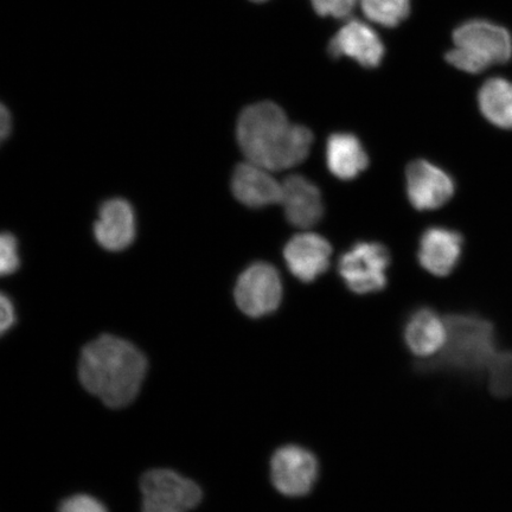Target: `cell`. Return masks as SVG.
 Returning a JSON list of instances; mask_svg holds the SVG:
<instances>
[{"label":"cell","instance_id":"1","mask_svg":"<svg viewBox=\"0 0 512 512\" xmlns=\"http://www.w3.org/2000/svg\"><path fill=\"white\" fill-rule=\"evenodd\" d=\"M149 364L142 351L126 339L102 335L82 349L79 379L88 393L110 408L136 400Z\"/></svg>","mask_w":512,"mask_h":512},{"label":"cell","instance_id":"2","mask_svg":"<svg viewBox=\"0 0 512 512\" xmlns=\"http://www.w3.org/2000/svg\"><path fill=\"white\" fill-rule=\"evenodd\" d=\"M238 142L249 162L268 171L291 169L309 156L312 132L288 121L273 102L245 108L238 121Z\"/></svg>","mask_w":512,"mask_h":512},{"label":"cell","instance_id":"3","mask_svg":"<svg viewBox=\"0 0 512 512\" xmlns=\"http://www.w3.org/2000/svg\"><path fill=\"white\" fill-rule=\"evenodd\" d=\"M447 337L437 357L421 361L422 373L447 371L463 376L485 375L497 350L494 322L477 312H456L445 317Z\"/></svg>","mask_w":512,"mask_h":512},{"label":"cell","instance_id":"4","mask_svg":"<svg viewBox=\"0 0 512 512\" xmlns=\"http://www.w3.org/2000/svg\"><path fill=\"white\" fill-rule=\"evenodd\" d=\"M454 48L446 61L454 68L469 74L504 64L512 57V38L507 29L494 23L473 19L453 32Z\"/></svg>","mask_w":512,"mask_h":512},{"label":"cell","instance_id":"5","mask_svg":"<svg viewBox=\"0 0 512 512\" xmlns=\"http://www.w3.org/2000/svg\"><path fill=\"white\" fill-rule=\"evenodd\" d=\"M140 490L143 512H188L201 503L203 496L195 482L168 469L146 472Z\"/></svg>","mask_w":512,"mask_h":512},{"label":"cell","instance_id":"6","mask_svg":"<svg viewBox=\"0 0 512 512\" xmlns=\"http://www.w3.org/2000/svg\"><path fill=\"white\" fill-rule=\"evenodd\" d=\"M390 253L379 242H360L338 262L344 284L356 294L381 292L387 286Z\"/></svg>","mask_w":512,"mask_h":512},{"label":"cell","instance_id":"7","mask_svg":"<svg viewBox=\"0 0 512 512\" xmlns=\"http://www.w3.org/2000/svg\"><path fill=\"white\" fill-rule=\"evenodd\" d=\"M234 297L239 309L248 317L271 315L283 300L280 274L272 265L256 262L240 275Z\"/></svg>","mask_w":512,"mask_h":512},{"label":"cell","instance_id":"8","mask_svg":"<svg viewBox=\"0 0 512 512\" xmlns=\"http://www.w3.org/2000/svg\"><path fill=\"white\" fill-rule=\"evenodd\" d=\"M319 476L318 459L303 446L286 445L274 452L271 479L274 488L287 497L309 495Z\"/></svg>","mask_w":512,"mask_h":512},{"label":"cell","instance_id":"9","mask_svg":"<svg viewBox=\"0 0 512 512\" xmlns=\"http://www.w3.org/2000/svg\"><path fill=\"white\" fill-rule=\"evenodd\" d=\"M409 202L419 211L437 210L450 202L457 192L456 179L426 159L413 160L406 170Z\"/></svg>","mask_w":512,"mask_h":512},{"label":"cell","instance_id":"10","mask_svg":"<svg viewBox=\"0 0 512 512\" xmlns=\"http://www.w3.org/2000/svg\"><path fill=\"white\" fill-rule=\"evenodd\" d=\"M465 251L464 235L457 229L433 226L422 233L418 260L434 277H448L462 262Z\"/></svg>","mask_w":512,"mask_h":512},{"label":"cell","instance_id":"11","mask_svg":"<svg viewBox=\"0 0 512 512\" xmlns=\"http://www.w3.org/2000/svg\"><path fill=\"white\" fill-rule=\"evenodd\" d=\"M384 53L386 49L379 34L358 19L345 23L329 43V54L334 59L349 57L368 69L379 67Z\"/></svg>","mask_w":512,"mask_h":512},{"label":"cell","instance_id":"12","mask_svg":"<svg viewBox=\"0 0 512 512\" xmlns=\"http://www.w3.org/2000/svg\"><path fill=\"white\" fill-rule=\"evenodd\" d=\"M136 234V213L130 202L125 198H111L101 204L94 223V236L100 247L110 252L125 251Z\"/></svg>","mask_w":512,"mask_h":512},{"label":"cell","instance_id":"13","mask_svg":"<svg viewBox=\"0 0 512 512\" xmlns=\"http://www.w3.org/2000/svg\"><path fill=\"white\" fill-rule=\"evenodd\" d=\"M331 254L329 241L312 233L294 236L284 249L288 270L303 283H312L328 270Z\"/></svg>","mask_w":512,"mask_h":512},{"label":"cell","instance_id":"14","mask_svg":"<svg viewBox=\"0 0 512 512\" xmlns=\"http://www.w3.org/2000/svg\"><path fill=\"white\" fill-rule=\"evenodd\" d=\"M280 203L283 204L287 221L294 227L316 226L324 214L322 194L315 184L303 176L292 175L285 179Z\"/></svg>","mask_w":512,"mask_h":512},{"label":"cell","instance_id":"15","mask_svg":"<svg viewBox=\"0 0 512 512\" xmlns=\"http://www.w3.org/2000/svg\"><path fill=\"white\" fill-rule=\"evenodd\" d=\"M232 190L236 200L254 209L280 203L283 196V184L275 181L268 170L251 162L236 166Z\"/></svg>","mask_w":512,"mask_h":512},{"label":"cell","instance_id":"16","mask_svg":"<svg viewBox=\"0 0 512 512\" xmlns=\"http://www.w3.org/2000/svg\"><path fill=\"white\" fill-rule=\"evenodd\" d=\"M446 337L445 318H441L437 311L426 306L413 311L403 329L407 348L420 358H432L443 350Z\"/></svg>","mask_w":512,"mask_h":512},{"label":"cell","instance_id":"17","mask_svg":"<svg viewBox=\"0 0 512 512\" xmlns=\"http://www.w3.org/2000/svg\"><path fill=\"white\" fill-rule=\"evenodd\" d=\"M326 164L332 175L351 181L368 168L369 157L355 134L334 133L326 143Z\"/></svg>","mask_w":512,"mask_h":512},{"label":"cell","instance_id":"18","mask_svg":"<svg viewBox=\"0 0 512 512\" xmlns=\"http://www.w3.org/2000/svg\"><path fill=\"white\" fill-rule=\"evenodd\" d=\"M480 113L501 130L512 131V82L492 78L483 83L477 95Z\"/></svg>","mask_w":512,"mask_h":512},{"label":"cell","instance_id":"19","mask_svg":"<svg viewBox=\"0 0 512 512\" xmlns=\"http://www.w3.org/2000/svg\"><path fill=\"white\" fill-rule=\"evenodd\" d=\"M368 21L384 28H396L411 12V0H360Z\"/></svg>","mask_w":512,"mask_h":512},{"label":"cell","instance_id":"20","mask_svg":"<svg viewBox=\"0 0 512 512\" xmlns=\"http://www.w3.org/2000/svg\"><path fill=\"white\" fill-rule=\"evenodd\" d=\"M485 377L494 398H512V350L497 351L485 371Z\"/></svg>","mask_w":512,"mask_h":512},{"label":"cell","instance_id":"21","mask_svg":"<svg viewBox=\"0 0 512 512\" xmlns=\"http://www.w3.org/2000/svg\"><path fill=\"white\" fill-rule=\"evenodd\" d=\"M21 267L19 243L14 234L0 233V278L15 274Z\"/></svg>","mask_w":512,"mask_h":512},{"label":"cell","instance_id":"22","mask_svg":"<svg viewBox=\"0 0 512 512\" xmlns=\"http://www.w3.org/2000/svg\"><path fill=\"white\" fill-rule=\"evenodd\" d=\"M358 0H311L313 10L322 17L347 19L355 10Z\"/></svg>","mask_w":512,"mask_h":512},{"label":"cell","instance_id":"23","mask_svg":"<svg viewBox=\"0 0 512 512\" xmlns=\"http://www.w3.org/2000/svg\"><path fill=\"white\" fill-rule=\"evenodd\" d=\"M59 512H108L99 499L89 495L70 496L60 504Z\"/></svg>","mask_w":512,"mask_h":512},{"label":"cell","instance_id":"24","mask_svg":"<svg viewBox=\"0 0 512 512\" xmlns=\"http://www.w3.org/2000/svg\"><path fill=\"white\" fill-rule=\"evenodd\" d=\"M17 322V313L14 303L9 296L0 292V337L14 328Z\"/></svg>","mask_w":512,"mask_h":512},{"label":"cell","instance_id":"25","mask_svg":"<svg viewBox=\"0 0 512 512\" xmlns=\"http://www.w3.org/2000/svg\"><path fill=\"white\" fill-rule=\"evenodd\" d=\"M12 128L11 114L2 102H0V145L10 136Z\"/></svg>","mask_w":512,"mask_h":512},{"label":"cell","instance_id":"26","mask_svg":"<svg viewBox=\"0 0 512 512\" xmlns=\"http://www.w3.org/2000/svg\"><path fill=\"white\" fill-rule=\"evenodd\" d=\"M251 2H254V3H265V2H267V0H251Z\"/></svg>","mask_w":512,"mask_h":512}]
</instances>
